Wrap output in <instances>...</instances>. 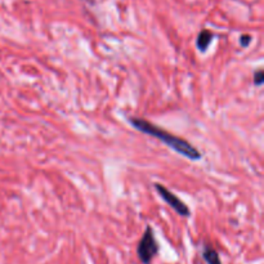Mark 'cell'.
I'll return each mask as SVG.
<instances>
[{
    "label": "cell",
    "mask_w": 264,
    "mask_h": 264,
    "mask_svg": "<svg viewBox=\"0 0 264 264\" xmlns=\"http://www.w3.org/2000/svg\"><path fill=\"white\" fill-rule=\"evenodd\" d=\"M129 123H131L137 131L142 132V133L145 134H149L151 137L159 139V141L163 142L164 145H167L168 147L174 150L177 153L185 156V157L192 160V161H197V160L203 157L201 152H199V150L195 149L192 145H189L186 139L175 137L173 134L168 133V132H165L164 129H161V128L149 123L147 120L139 119V117H131Z\"/></svg>",
    "instance_id": "1"
},
{
    "label": "cell",
    "mask_w": 264,
    "mask_h": 264,
    "mask_svg": "<svg viewBox=\"0 0 264 264\" xmlns=\"http://www.w3.org/2000/svg\"><path fill=\"white\" fill-rule=\"evenodd\" d=\"M160 246L155 239V233L151 226L146 228L145 233L137 246V254L142 264H150L159 253Z\"/></svg>",
    "instance_id": "2"
},
{
    "label": "cell",
    "mask_w": 264,
    "mask_h": 264,
    "mask_svg": "<svg viewBox=\"0 0 264 264\" xmlns=\"http://www.w3.org/2000/svg\"><path fill=\"white\" fill-rule=\"evenodd\" d=\"M155 189L157 191L160 197H161V199H163L164 201L175 211V213L179 214L181 217H189V215H191V210H189V207H187V205H186L175 193L169 191L167 187H164V186L160 185V183H155Z\"/></svg>",
    "instance_id": "3"
},
{
    "label": "cell",
    "mask_w": 264,
    "mask_h": 264,
    "mask_svg": "<svg viewBox=\"0 0 264 264\" xmlns=\"http://www.w3.org/2000/svg\"><path fill=\"white\" fill-rule=\"evenodd\" d=\"M213 41V33L210 30H201L196 39V45L200 52H205Z\"/></svg>",
    "instance_id": "4"
},
{
    "label": "cell",
    "mask_w": 264,
    "mask_h": 264,
    "mask_svg": "<svg viewBox=\"0 0 264 264\" xmlns=\"http://www.w3.org/2000/svg\"><path fill=\"white\" fill-rule=\"evenodd\" d=\"M203 258L204 261L207 262V264H222L219 254L217 253V250L210 247V246H205L203 250Z\"/></svg>",
    "instance_id": "5"
},
{
    "label": "cell",
    "mask_w": 264,
    "mask_h": 264,
    "mask_svg": "<svg viewBox=\"0 0 264 264\" xmlns=\"http://www.w3.org/2000/svg\"><path fill=\"white\" fill-rule=\"evenodd\" d=\"M264 83V73L263 70H258L254 73V84L257 87H261L262 84Z\"/></svg>",
    "instance_id": "6"
},
{
    "label": "cell",
    "mask_w": 264,
    "mask_h": 264,
    "mask_svg": "<svg viewBox=\"0 0 264 264\" xmlns=\"http://www.w3.org/2000/svg\"><path fill=\"white\" fill-rule=\"evenodd\" d=\"M251 37L250 35H243V37L240 38V44H241V47L246 48L249 47V44L251 43Z\"/></svg>",
    "instance_id": "7"
}]
</instances>
